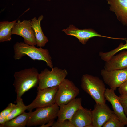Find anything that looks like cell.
<instances>
[{"label": "cell", "instance_id": "obj_1", "mask_svg": "<svg viewBox=\"0 0 127 127\" xmlns=\"http://www.w3.org/2000/svg\"><path fill=\"white\" fill-rule=\"evenodd\" d=\"M39 74L37 69L34 67L25 69L15 73L13 85L16 94V99L21 98L25 92L31 89L37 87Z\"/></svg>", "mask_w": 127, "mask_h": 127}, {"label": "cell", "instance_id": "obj_2", "mask_svg": "<svg viewBox=\"0 0 127 127\" xmlns=\"http://www.w3.org/2000/svg\"><path fill=\"white\" fill-rule=\"evenodd\" d=\"M35 46L28 44L24 42H16L13 46L14 59L18 60L27 55L33 60L44 61L48 66L51 69L52 68L53 66L52 58L49 50L42 47L37 48Z\"/></svg>", "mask_w": 127, "mask_h": 127}, {"label": "cell", "instance_id": "obj_3", "mask_svg": "<svg viewBox=\"0 0 127 127\" xmlns=\"http://www.w3.org/2000/svg\"><path fill=\"white\" fill-rule=\"evenodd\" d=\"M81 87L96 103H106L104 95L106 89L105 86L99 77L88 74L83 75L81 79Z\"/></svg>", "mask_w": 127, "mask_h": 127}, {"label": "cell", "instance_id": "obj_4", "mask_svg": "<svg viewBox=\"0 0 127 127\" xmlns=\"http://www.w3.org/2000/svg\"><path fill=\"white\" fill-rule=\"evenodd\" d=\"M50 71L47 68L39 74L37 90L58 86L68 74L67 70L55 67Z\"/></svg>", "mask_w": 127, "mask_h": 127}, {"label": "cell", "instance_id": "obj_5", "mask_svg": "<svg viewBox=\"0 0 127 127\" xmlns=\"http://www.w3.org/2000/svg\"><path fill=\"white\" fill-rule=\"evenodd\" d=\"M59 107L56 103L45 107L36 108L32 113L27 126H42L55 120L57 117Z\"/></svg>", "mask_w": 127, "mask_h": 127}, {"label": "cell", "instance_id": "obj_6", "mask_svg": "<svg viewBox=\"0 0 127 127\" xmlns=\"http://www.w3.org/2000/svg\"><path fill=\"white\" fill-rule=\"evenodd\" d=\"M79 89L71 81L65 78L58 86L55 103L59 107L67 104L79 95Z\"/></svg>", "mask_w": 127, "mask_h": 127}, {"label": "cell", "instance_id": "obj_7", "mask_svg": "<svg viewBox=\"0 0 127 127\" xmlns=\"http://www.w3.org/2000/svg\"><path fill=\"white\" fill-rule=\"evenodd\" d=\"M58 86L37 90L36 96L30 104L27 106V110L32 111L35 108L49 106L55 103L56 95Z\"/></svg>", "mask_w": 127, "mask_h": 127}, {"label": "cell", "instance_id": "obj_8", "mask_svg": "<svg viewBox=\"0 0 127 127\" xmlns=\"http://www.w3.org/2000/svg\"><path fill=\"white\" fill-rule=\"evenodd\" d=\"M12 34L20 36L24 38V42L28 44L36 45L35 34L31 24V20H18L12 29Z\"/></svg>", "mask_w": 127, "mask_h": 127}, {"label": "cell", "instance_id": "obj_9", "mask_svg": "<svg viewBox=\"0 0 127 127\" xmlns=\"http://www.w3.org/2000/svg\"><path fill=\"white\" fill-rule=\"evenodd\" d=\"M100 73L105 83L115 91L127 80V68L111 71L104 69Z\"/></svg>", "mask_w": 127, "mask_h": 127}, {"label": "cell", "instance_id": "obj_10", "mask_svg": "<svg viewBox=\"0 0 127 127\" xmlns=\"http://www.w3.org/2000/svg\"><path fill=\"white\" fill-rule=\"evenodd\" d=\"M67 35L72 36L77 38L79 41L83 45H85L91 38L95 37H102L113 39H118L102 35L94 30L91 29H79L73 25H70L69 27L62 30Z\"/></svg>", "mask_w": 127, "mask_h": 127}, {"label": "cell", "instance_id": "obj_11", "mask_svg": "<svg viewBox=\"0 0 127 127\" xmlns=\"http://www.w3.org/2000/svg\"><path fill=\"white\" fill-rule=\"evenodd\" d=\"M91 112L93 127H101L109 119L113 111L106 103H96Z\"/></svg>", "mask_w": 127, "mask_h": 127}, {"label": "cell", "instance_id": "obj_12", "mask_svg": "<svg viewBox=\"0 0 127 127\" xmlns=\"http://www.w3.org/2000/svg\"><path fill=\"white\" fill-rule=\"evenodd\" d=\"M82 99L75 98L68 103L59 106L57 121H62L68 120L71 121L73 115L78 109L83 107Z\"/></svg>", "mask_w": 127, "mask_h": 127}, {"label": "cell", "instance_id": "obj_13", "mask_svg": "<svg viewBox=\"0 0 127 127\" xmlns=\"http://www.w3.org/2000/svg\"><path fill=\"white\" fill-rule=\"evenodd\" d=\"M115 91L111 88L106 89L104 95L105 99L111 104L114 113L125 125L127 126V117L125 113L119 96L116 95Z\"/></svg>", "mask_w": 127, "mask_h": 127}, {"label": "cell", "instance_id": "obj_14", "mask_svg": "<svg viewBox=\"0 0 127 127\" xmlns=\"http://www.w3.org/2000/svg\"><path fill=\"white\" fill-rule=\"evenodd\" d=\"M75 127H93L91 111L83 107L77 110L71 120Z\"/></svg>", "mask_w": 127, "mask_h": 127}, {"label": "cell", "instance_id": "obj_15", "mask_svg": "<svg viewBox=\"0 0 127 127\" xmlns=\"http://www.w3.org/2000/svg\"><path fill=\"white\" fill-rule=\"evenodd\" d=\"M111 10L114 12L119 20L127 26V0H107Z\"/></svg>", "mask_w": 127, "mask_h": 127}, {"label": "cell", "instance_id": "obj_16", "mask_svg": "<svg viewBox=\"0 0 127 127\" xmlns=\"http://www.w3.org/2000/svg\"><path fill=\"white\" fill-rule=\"evenodd\" d=\"M127 68V50L111 57L105 62L104 69L111 71Z\"/></svg>", "mask_w": 127, "mask_h": 127}, {"label": "cell", "instance_id": "obj_17", "mask_svg": "<svg viewBox=\"0 0 127 127\" xmlns=\"http://www.w3.org/2000/svg\"><path fill=\"white\" fill-rule=\"evenodd\" d=\"M43 17L41 15L37 19L35 17L31 20V24L34 32L36 45L39 47H44L49 41L44 34L41 27L40 23Z\"/></svg>", "mask_w": 127, "mask_h": 127}, {"label": "cell", "instance_id": "obj_18", "mask_svg": "<svg viewBox=\"0 0 127 127\" xmlns=\"http://www.w3.org/2000/svg\"><path fill=\"white\" fill-rule=\"evenodd\" d=\"M32 111L25 112L15 118L7 121L4 127H25L27 126Z\"/></svg>", "mask_w": 127, "mask_h": 127}, {"label": "cell", "instance_id": "obj_19", "mask_svg": "<svg viewBox=\"0 0 127 127\" xmlns=\"http://www.w3.org/2000/svg\"><path fill=\"white\" fill-rule=\"evenodd\" d=\"M17 20L12 21H3L0 22V42L11 41L12 29Z\"/></svg>", "mask_w": 127, "mask_h": 127}, {"label": "cell", "instance_id": "obj_20", "mask_svg": "<svg viewBox=\"0 0 127 127\" xmlns=\"http://www.w3.org/2000/svg\"><path fill=\"white\" fill-rule=\"evenodd\" d=\"M16 106L11 113L6 117L7 121L22 114L27 110V106L24 104L22 98L16 99Z\"/></svg>", "mask_w": 127, "mask_h": 127}, {"label": "cell", "instance_id": "obj_21", "mask_svg": "<svg viewBox=\"0 0 127 127\" xmlns=\"http://www.w3.org/2000/svg\"><path fill=\"white\" fill-rule=\"evenodd\" d=\"M124 40L126 42L125 44H123L121 43L117 47L114 49L107 52H100L99 54L101 59L105 62H107L117 52L123 50H127V39L126 38Z\"/></svg>", "mask_w": 127, "mask_h": 127}, {"label": "cell", "instance_id": "obj_22", "mask_svg": "<svg viewBox=\"0 0 127 127\" xmlns=\"http://www.w3.org/2000/svg\"><path fill=\"white\" fill-rule=\"evenodd\" d=\"M125 125L114 112L103 125V127H124Z\"/></svg>", "mask_w": 127, "mask_h": 127}, {"label": "cell", "instance_id": "obj_23", "mask_svg": "<svg viewBox=\"0 0 127 127\" xmlns=\"http://www.w3.org/2000/svg\"><path fill=\"white\" fill-rule=\"evenodd\" d=\"M52 127H75L71 122L66 120L62 121H54Z\"/></svg>", "mask_w": 127, "mask_h": 127}, {"label": "cell", "instance_id": "obj_24", "mask_svg": "<svg viewBox=\"0 0 127 127\" xmlns=\"http://www.w3.org/2000/svg\"><path fill=\"white\" fill-rule=\"evenodd\" d=\"M16 104L12 103H9L7 107L0 113V115L6 117L11 112L14 108Z\"/></svg>", "mask_w": 127, "mask_h": 127}, {"label": "cell", "instance_id": "obj_25", "mask_svg": "<svg viewBox=\"0 0 127 127\" xmlns=\"http://www.w3.org/2000/svg\"><path fill=\"white\" fill-rule=\"evenodd\" d=\"M119 97L123 108L125 113L127 117V95H120Z\"/></svg>", "mask_w": 127, "mask_h": 127}, {"label": "cell", "instance_id": "obj_26", "mask_svg": "<svg viewBox=\"0 0 127 127\" xmlns=\"http://www.w3.org/2000/svg\"><path fill=\"white\" fill-rule=\"evenodd\" d=\"M118 90L120 95H127V80L118 87Z\"/></svg>", "mask_w": 127, "mask_h": 127}, {"label": "cell", "instance_id": "obj_27", "mask_svg": "<svg viewBox=\"0 0 127 127\" xmlns=\"http://www.w3.org/2000/svg\"><path fill=\"white\" fill-rule=\"evenodd\" d=\"M6 121V117L0 115V127H4Z\"/></svg>", "mask_w": 127, "mask_h": 127}, {"label": "cell", "instance_id": "obj_28", "mask_svg": "<svg viewBox=\"0 0 127 127\" xmlns=\"http://www.w3.org/2000/svg\"><path fill=\"white\" fill-rule=\"evenodd\" d=\"M54 121L55 120H52L44 125L40 126V127H48L50 126L52 127Z\"/></svg>", "mask_w": 127, "mask_h": 127}, {"label": "cell", "instance_id": "obj_29", "mask_svg": "<svg viewBox=\"0 0 127 127\" xmlns=\"http://www.w3.org/2000/svg\"><path fill=\"white\" fill-rule=\"evenodd\" d=\"M45 1H50L51 0H44Z\"/></svg>", "mask_w": 127, "mask_h": 127}]
</instances>
